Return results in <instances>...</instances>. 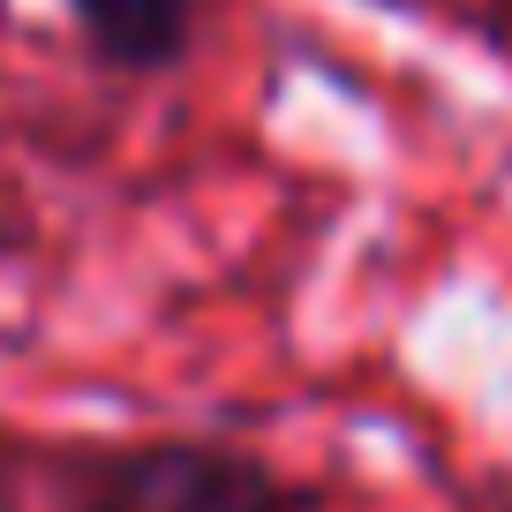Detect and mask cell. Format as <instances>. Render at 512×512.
Here are the masks:
<instances>
[{"label": "cell", "instance_id": "2", "mask_svg": "<svg viewBox=\"0 0 512 512\" xmlns=\"http://www.w3.org/2000/svg\"><path fill=\"white\" fill-rule=\"evenodd\" d=\"M113 68H166L189 46V0H68Z\"/></svg>", "mask_w": 512, "mask_h": 512}, {"label": "cell", "instance_id": "1", "mask_svg": "<svg viewBox=\"0 0 512 512\" xmlns=\"http://www.w3.org/2000/svg\"><path fill=\"white\" fill-rule=\"evenodd\" d=\"M91 512H302L256 460L219 445H151L121 452L98 475Z\"/></svg>", "mask_w": 512, "mask_h": 512}]
</instances>
